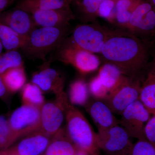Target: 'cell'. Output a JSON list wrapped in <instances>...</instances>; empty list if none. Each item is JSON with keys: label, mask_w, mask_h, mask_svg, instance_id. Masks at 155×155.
<instances>
[{"label": "cell", "mask_w": 155, "mask_h": 155, "mask_svg": "<svg viewBox=\"0 0 155 155\" xmlns=\"http://www.w3.org/2000/svg\"><path fill=\"white\" fill-rule=\"evenodd\" d=\"M153 48L131 33L109 30L101 54L105 63L118 67L127 77L144 78Z\"/></svg>", "instance_id": "6da1fadb"}, {"label": "cell", "mask_w": 155, "mask_h": 155, "mask_svg": "<svg viewBox=\"0 0 155 155\" xmlns=\"http://www.w3.org/2000/svg\"><path fill=\"white\" fill-rule=\"evenodd\" d=\"M68 27H38L25 38L21 48L30 59L45 61L48 54L58 49L65 39Z\"/></svg>", "instance_id": "7a4b0ae2"}, {"label": "cell", "mask_w": 155, "mask_h": 155, "mask_svg": "<svg viewBox=\"0 0 155 155\" xmlns=\"http://www.w3.org/2000/svg\"><path fill=\"white\" fill-rule=\"evenodd\" d=\"M66 120L67 135L77 148L88 155H99L97 133L85 116L70 103L67 107Z\"/></svg>", "instance_id": "3957f363"}, {"label": "cell", "mask_w": 155, "mask_h": 155, "mask_svg": "<svg viewBox=\"0 0 155 155\" xmlns=\"http://www.w3.org/2000/svg\"><path fill=\"white\" fill-rule=\"evenodd\" d=\"M127 31L153 48L155 46V10L149 2L143 0L134 9Z\"/></svg>", "instance_id": "277c9868"}, {"label": "cell", "mask_w": 155, "mask_h": 155, "mask_svg": "<svg viewBox=\"0 0 155 155\" xmlns=\"http://www.w3.org/2000/svg\"><path fill=\"white\" fill-rule=\"evenodd\" d=\"M57 50L58 61L72 65L81 73L93 72L99 67L101 62L96 55L81 48L72 40H64Z\"/></svg>", "instance_id": "5b68a950"}, {"label": "cell", "mask_w": 155, "mask_h": 155, "mask_svg": "<svg viewBox=\"0 0 155 155\" xmlns=\"http://www.w3.org/2000/svg\"><path fill=\"white\" fill-rule=\"evenodd\" d=\"M144 79L125 76L119 86L103 101L114 114L121 115L127 107L139 99Z\"/></svg>", "instance_id": "8992f818"}, {"label": "cell", "mask_w": 155, "mask_h": 155, "mask_svg": "<svg viewBox=\"0 0 155 155\" xmlns=\"http://www.w3.org/2000/svg\"><path fill=\"white\" fill-rule=\"evenodd\" d=\"M69 103L64 92L56 95L54 101L45 103L40 109V130L51 137L58 133L62 128Z\"/></svg>", "instance_id": "52a82bcc"}, {"label": "cell", "mask_w": 155, "mask_h": 155, "mask_svg": "<svg viewBox=\"0 0 155 155\" xmlns=\"http://www.w3.org/2000/svg\"><path fill=\"white\" fill-rule=\"evenodd\" d=\"M8 122L14 143L40 130V109L22 104L12 113Z\"/></svg>", "instance_id": "ba28073f"}, {"label": "cell", "mask_w": 155, "mask_h": 155, "mask_svg": "<svg viewBox=\"0 0 155 155\" xmlns=\"http://www.w3.org/2000/svg\"><path fill=\"white\" fill-rule=\"evenodd\" d=\"M130 138L119 125L97 133L99 148L107 155H130L134 145Z\"/></svg>", "instance_id": "9c48e42d"}, {"label": "cell", "mask_w": 155, "mask_h": 155, "mask_svg": "<svg viewBox=\"0 0 155 155\" xmlns=\"http://www.w3.org/2000/svg\"><path fill=\"white\" fill-rule=\"evenodd\" d=\"M109 30L95 23L78 25L71 40L81 48L92 53H101Z\"/></svg>", "instance_id": "30bf717a"}, {"label": "cell", "mask_w": 155, "mask_h": 155, "mask_svg": "<svg viewBox=\"0 0 155 155\" xmlns=\"http://www.w3.org/2000/svg\"><path fill=\"white\" fill-rule=\"evenodd\" d=\"M119 124L131 138L144 139V128L151 114L139 100L122 112Z\"/></svg>", "instance_id": "8fae6325"}, {"label": "cell", "mask_w": 155, "mask_h": 155, "mask_svg": "<svg viewBox=\"0 0 155 155\" xmlns=\"http://www.w3.org/2000/svg\"><path fill=\"white\" fill-rule=\"evenodd\" d=\"M0 22L25 38L38 28L31 14L15 8L0 14Z\"/></svg>", "instance_id": "7c38bea8"}, {"label": "cell", "mask_w": 155, "mask_h": 155, "mask_svg": "<svg viewBox=\"0 0 155 155\" xmlns=\"http://www.w3.org/2000/svg\"><path fill=\"white\" fill-rule=\"evenodd\" d=\"M38 27L62 28L69 27V22L75 19L71 8L36 11L31 13Z\"/></svg>", "instance_id": "4fadbf2b"}, {"label": "cell", "mask_w": 155, "mask_h": 155, "mask_svg": "<svg viewBox=\"0 0 155 155\" xmlns=\"http://www.w3.org/2000/svg\"><path fill=\"white\" fill-rule=\"evenodd\" d=\"M86 111L91 117L98 131H103L119 125L114 113L103 100L88 101L85 105Z\"/></svg>", "instance_id": "5bb4252c"}, {"label": "cell", "mask_w": 155, "mask_h": 155, "mask_svg": "<svg viewBox=\"0 0 155 155\" xmlns=\"http://www.w3.org/2000/svg\"><path fill=\"white\" fill-rule=\"evenodd\" d=\"M52 137L41 130L24 137L11 150L17 155H41L45 153Z\"/></svg>", "instance_id": "9a60e30c"}, {"label": "cell", "mask_w": 155, "mask_h": 155, "mask_svg": "<svg viewBox=\"0 0 155 155\" xmlns=\"http://www.w3.org/2000/svg\"><path fill=\"white\" fill-rule=\"evenodd\" d=\"M31 80L42 91L52 92L56 95L64 92V79L56 70L49 67H44L35 73Z\"/></svg>", "instance_id": "2e32d148"}, {"label": "cell", "mask_w": 155, "mask_h": 155, "mask_svg": "<svg viewBox=\"0 0 155 155\" xmlns=\"http://www.w3.org/2000/svg\"><path fill=\"white\" fill-rule=\"evenodd\" d=\"M78 150L69 138L66 129L62 128L52 137L45 155H75Z\"/></svg>", "instance_id": "e0dca14e"}, {"label": "cell", "mask_w": 155, "mask_h": 155, "mask_svg": "<svg viewBox=\"0 0 155 155\" xmlns=\"http://www.w3.org/2000/svg\"><path fill=\"white\" fill-rule=\"evenodd\" d=\"M72 0H19L15 8L31 14L36 11L71 8Z\"/></svg>", "instance_id": "ac0fdd59"}, {"label": "cell", "mask_w": 155, "mask_h": 155, "mask_svg": "<svg viewBox=\"0 0 155 155\" xmlns=\"http://www.w3.org/2000/svg\"><path fill=\"white\" fill-rule=\"evenodd\" d=\"M97 75L109 94L119 86L126 76L118 67L109 63H105L100 68Z\"/></svg>", "instance_id": "d6986e66"}, {"label": "cell", "mask_w": 155, "mask_h": 155, "mask_svg": "<svg viewBox=\"0 0 155 155\" xmlns=\"http://www.w3.org/2000/svg\"><path fill=\"white\" fill-rule=\"evenodd\" d=\"M151 115H155V73L147 71L142 84L139 99Z\"/></svg>", "instance_id": "ffe728a7"}, {"label": "cell", "mask_w": 155, "mask_h": 155, "mask_svg": "<svg viewBox=\"0 0 155 155\" xmlns=\"http://www.w3.org/2000/svg\"><path fill=\"white\" fill-rule=\"evenodd\" d=\"M1 76L9 93L19 91L26 84V74L23 65L9 69Z\"/></svg>", "instance_id": "44dd1931"}, {"label": "cell", "mask_w": 155, "mask_h": 155, "mask_svg": "<svg viewBox=\"0 0 155 155\" xmlns=\"http://www.w3.org/2000/svg\"><path fill=\"white\" fill-rule=\"evenodd\" d=\"M103 0H80L73 4L75 18L84 22H94L98 15L99 7Z\"/></svg>", "instance_id": "7402d4cb"}, {"label": "cell", "mask_w": 155, "mask_h": 155, "mask_svg": "<svg viewBox=\"0 0 155 155\" xmlns=\"http://www.w3.org/2000/svg\"><path fill=\"white\" fill-rule=\"evenodd\" d=\"M25 38L19 35L11 28L0 22V41L7 51L21 48Z\"/></svg>", "instance_id": "603a6c76"}, {"label": "cell", "mask_w": 155, "mask_h": 155, "mask_svg": "<svg viewBox=\"0 0 155 155\" xmlns=\"http://www.w3.org/2000/svg\"><path fill=\"white\" fill-rule=\"evenodd\" d=\"M21 98L23 105L39 109L45 103L41 89L33 83L25 84L22 89Z\"/></svg>", "instance_id": "cb8c5ba5"}, {"label": "cell", "mask_w": 155, "mask_h": 155, "mask_svg": "<svg viewBox=\"0 0 155 155\" xmlns=\"http://www.w3.org/2000/svg\"><path fill=\"white\" fill-rule=\"evenodd\" d=\"M88 85L83 80L78 79L71 84L69 100L72 104L85 105L88 101Z\"/></svg>", "instance_id": "d4e9b609"}, {"label": "cell", "mask_w": 155, "mask_h": 155, "mask_svg": "<svg viewBox=\"0 0 155 155\" xmlns=\"http://www.w3.org/2000/svg\"><path fill=\"white\" fill-rule=\"evenodd\" d=\"M22 56L17 50L7 51L0 54V76L12 68L23 66Z\"/></svg>", "instance_id": "484cf974"}, {"label": "cell", "mask_w": 155, "mask_h": 155, "mask_svg": "<svg viewBox=\"0 0 155 155\" xmlns=\"http://www.w3.org/2000/svg\"><path fill=\"white\" fill-rule=\"evenodd\" d=\"M13 143L8 119L0 116V147L2 150L7 149Z\"/></svg>", "instance_id": "4316f807"}, {"label": "cell", "mask_w": 155, "mask_h": 155, "mask_svg": "<svg viewBox=\"0 0 155 155\" xmlns=\"http://www.w3.org/2000/svg\"><path fill=\"white\" fill-rule=\"evenodd\" d=\"M89 92L95 99L104 100L109 92L98 75L91 79L88 85Z\"/></svg>", "instance_id": "83f0119b"}, {"label": "cell", "mask_w": 155, "mask_h": 155, "mask_svg": "<svg viewBox=\"0 0 155 155\" xmlns=\"http://www.w3.org/2000/svg\"><path fill=\"white\" fill-rule=\"evenodd\" d=\"M116 1V0H103L99 7L98 16L110 21H114Z\"/></svg>", "instance_id": "f1b7e54d"}, {"label": "cell", "mask_w": 155, "mask_h": 155, "mask_svg": "<svg viewBox=\"0 0 155 155\" xmlns=\"http://www.w3.org/2000/svg\"><path fill=\"white\" fill-rule=\"evenodd\" d=\"M130 155H155V148L145 139L138 140L133 145Z\"/></svg>", "instance_id": "f546056e"}, {"label": "cell", "mask_w": 155, "mask_h": 155, "mask_svg": "<svg viewBox=\"0 0 155 155\" xmlns=\"http://www.w3.org/2000/svg\"><path fill=\"white\" fill-rule=\"evenodd\" d=\"M144 137L155 148V115L147 122L144 128Z\"/></svg>", "instance_id": "4dcf8cb0"}, {"label": "cell", "mask_w": 155, "mask_h": 155, "mask_svg": "<svg viewBox=\"0 0 155 155\" xmlns=\"http://www.w3.org/2000/svg\"><path fill=\"white\" fill-rule=\"evenodd\" d=\"M8 93H9L7 91L2 77L0 76V98H5L8 95Z\"/></svg>", "instance_id": "1f68e13d"}, {"label": "cell", "mask_w": 155, "mask_h": 155, "mask_svg": "<svg viewBox=\"0 0 155 155\" xmlns=\"http://www.w3.org/2000/svg\"><path fill=\"white\" fill-rule=\"evenodd\" d=\"M15 0H0V14L2 12Z\"/></svg>", "instance_id": "d6a6232c"}, {"label": "cell", "mask_w": 155, "mask_h": 155, "mask_svg": "<svg viewBox=\"0 0 155 155\" xmlns=\"http://www.w3.org/2000/svg\"><path fill=\"white\" fill-rule=\"evenodd\" d=\"M0 155H17L11 150V149L2 150L0 151Z\"/></svg>", "instance_id": "836d02e7"}, {"label": "cell", "mask_w": 155, "mask_h": 155, "mask_svg": "<svg viewBox=\"0 0 155 155\" xmlns=\"http://www.w3.org/2000/svg\"><path fill=\"white\" fill-rule=\"evenodd\" d=\"M75 155H88V154L85 152L84 151L82 150L78 149V150L77 153Z\"/></svg>", "instance_id": "e575fe53"}, {"label": "cell", "mask_w": 155, "mask_h": 155, "mask_svg": "<svg viewBox=\"0 0 155 155\" xmlns=\"http://www.w3.org/2000/svg\"><path fill=\"white\" fill-rule=\"evenodd\" d=\"M147 1L149 2L150 4L152 5L155 10V0H147Z\"/></svg>", "instance_id": "d590c367"}, {"label": "cell", "mask_w": 155, "mask_h": 155, "mask_svg": "<svg viewBox=\"0 0 155 155\" xmlns=\"http://www.w3.org/2000/svg\"><path fill=\"white\" fill-rule=\"evenodd\" d=\"M3 48V46L2 45V43L0 41V54H2V51Z\"/></svg>", "instance_id": "8d00e7d4"}, {"label": "cell", "mask_w": 155, "mask_h": 155, "mask_svg": "<svg viewBox=\"0 0 155 155\" xmlns=\"http://www.w3.org/2000/svg\"><path fill=\"white\" fill-rule=\"evenodd\" d=\"M80 1V0H72V4H75V3H77Z\"/></svg>", "instance_id": "74e56055"}, {"label": "cell", "mask_w": 155, "mask_h": 155, "mask_svg": "<svg viewBox=\"0 0 155 155\" xmlns=\"http://www.w3.org/2000/svg\"><path fill=\"white\" fill-rule=\"evenodd\" d=\"M2 150V148H1V147H0V151H1Z\"/></svg>", "instance_id": "f35d334b"}, {"label": "cell", "mask_w": 155, "mask_h": 155, "mask_svg": "<svg viewBox=\"0 0 155 155\" xmlns=\"http://www.w3.org/2000/svg\"><path fill=\"white\" fill-rule=\"evenodd\" d=\"M154 49H155V46L154 47Z\"/></svg>", "instance_id": "ab89813d"}, {"label": "cell", "mask_w": 155, "mask_h": 155, "mask_svg": "<svg viewBox=\"0 0 155 155\" xmlns=\"http://www.w3.org/2000/svg\"></svg>", "instance_id": "60d3db41"}]
</instances>
